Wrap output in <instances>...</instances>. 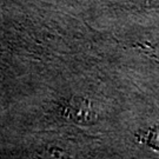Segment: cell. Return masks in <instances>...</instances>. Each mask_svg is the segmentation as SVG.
Here are the masks:
<instances>
[{
  "label": "cell",
  "instance_id": "cell-1",
  "mask_svg": "<svg viewBox=\"0 0 159 159\" xmlns=\"http://www.w3.org/2000/svg\"><path fill=\"white\" fill-rule=\"evenodd\" d=\"M67 118L78 124H92L98 118L97 111L92 102L84 98H74L65 108Z\"/></svg>",
  "mask_w": 159,
  "mask_h": 159
},
{
  "label": "cell",
  "instance_id": "cell-2",
  "mask_svg": "<svg viewBox=\"0 0 159 159\" xmlns=\"http://www.w3.org/2000/svg\"><path fill=\"white\" fill-rule=\"evenodd\" d=\"M152 144L159 148V129H157L152 133Z\"/></svg>",
  "mask_w": 159,
  "mask_h": 159
}]
</instances>
